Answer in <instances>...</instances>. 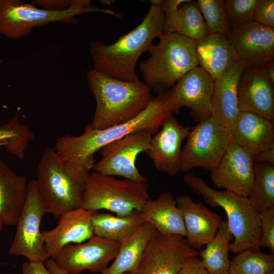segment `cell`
I'll use <instances>...</instances> for the list:
<instances>
[{"label": "cell", "instance_id": "24", "mask_svg": "<svg viewBox=\"0 0 274 274\" xmlns=\"http://www.w3.org/2000/svg\"><path fill=\"white\" fill-rule=\"evenodd\" d=\"M194 50L198 65L215 80L237 60L236 52L226 37L209 35L194 41Z\"/></svg>", "mask_w": 274, "mask_h": 274}, {"label": "cell", "instance_id": "3", "mask_svg": "<svg viewBox=\"0 0 274 274\" xmlns=\"http://www.w3.org/2000/svg\"><path fill=\"white\" fill-rule=\"evenodd\" d=\"M175 114L173 86L153 98L148 106L132 119L104 129L91 128L88 124L79 136L66 134L55 142V151L70 160L94 157L107 144L134 132L149 129L153 134L167 117Z\"/></svg>", "mask_w": 274, "mask_h": 274}, {"label": "cell", "instance_id": "9", "mask_svg": "<svg viewBox=\"0 0 274 274\" xmlns=\"http://www.w3.org/2000/svg\"><path fill=\"white\" fill-rule=\"evenodd\" d=\"M181 152V170L200 167L210 170L217 166L232 142L229 129L213 117L191 128Z\"/></svg>", "mask_w": 274, "mask_h": 274}, {"label": "cell", "instance_id": "35", "mask_svg": "<svg viewBox=\"0 0 274 274\" xmlns=\"http://www.w3.org/2000/svg\"><path fill=\"white\" fill-rule=\"evenodd\" d=\"M188 0H160V8L164 14V33H177L179 28V8Z\"/></svg>", "mask_w": 274, "mask_h": 274}, {"label": "cell", "instance_id": "31", "mask_svg": "<svg viewBox=\"0 0 274 274\" xmlns=\"http://www.w3.org/2000/svg\"><path fill=\"white\" fill-rule=\"evenodd\" d=\"M274 270V254L247 249L230 261L228 274H267Z\"/></svg>", "mask_w": 274, "mask_h": 274}, {"label": "cell", "instance_id": "28", "mask_svg": "<svg viewBox=\"0 0 274 274\" xmlns=\"http://www.w3.org/2000/svg\"><path fill=\"white\" fill-rule=\"evenodd\" d=\"M233 238L227 220H222L215 236L198 252L202 264L210 274H228V252Z\"/></svg>", "mask_w": 274, "mask_h": 274}, {"label": "cell", "instance_id": "40", "mask_svg": "<svg viewBox=\"0 0 274 274\" xmlns=\"http://www.w3.org/2000/svg\"><path fill=\"white\" fill-rule=\"evenodd\" d=\"M22 274H52L44 262H24L21 266Z\"/></svg>", "mask_w": 274, "mask_h": 274}, {"label": "cell", "instance_id": "29", "mask_svg": "<svg viewBox=\"0 0 274 274\" xmlns=\"http://www.w3.org/2000/svg\"><path fill=\"white\" fill-rule=\"evenodd\" d=\"M248 198L258 214L274 208V165L254 164L253 188Z\"/></svg>", "mask_w": 274, "mask_h": 274}, {"label": "cell", "instance_id": "47", "mask_svg": "<svg viewBox=\"0 0 274 274\" xmlns=\"http://www.w3.org/2000/svg\"><path fill=\"white\" fill-rule=\"evenodd\" d=\"M124 274H129V272H126V273H125Z\"/></svg>", "mask_w": 274, "mask_h": 274}, {"label": "cell", "instance_id": "33", "mask_svg": "<svg viewBox=\"0 0 274 274\" xmlns=\"http://www.w3.org/2000/svg\"><path fill=\"white\" fill-rule=\"evenodd\" d=\"M196 2L209 34L227 37L231 28L225 11L224 0H197Z\"/></svg>", "mask_w": 274, "mask_h": 274}, {"label": "cell", "instance_id": "10", "mask_svg": "<svg viewBox=\"0 0 274 274\" xmlns=\"http://www.w3.org/2000/svg\"><path fill=\"white\" fill-rule=\"evenodd\" d=\"M198 251L185 237L156 230L147 243L135 269L129 274H179Z\"/></svg>", "mask_w": 274, "mask_h": 274}, {"label": "cell", "instance_id": "12", "mask_svg": "<svg viewBox=\"0 0 274 274\" xmlns=\"http://www.w3.org/2000/svg\"><path fill=\"white\" fill-rule=\"evenodd\" d=\"M153 135L149 129H143L107 144L99 150L101 158L93 168L103 175L147 182V179L137 168L135 161L138 155L149 148Z\"/></svg>", "mask_w": 274, "mask_h": 274}, {"label": "cell", "instance_id": "25", "mask_svg": "<svg viewBox=\"0 0 274 274\" xmlns=\"http://www.w3.org/2000/svg\"><path fill=\"white\" fill-rule=\"evenodd\" d=\"M140 212L145 222L152 224L158 232L185 237L182 213L172 193L164 192L156 199H149Z\"/></svg>", "mask_w": 274, "mask_h": 274}, {"label": "cell", "instance_id": "46", "mask_svg": "<svg viewBox=\"0 0 274 274\" xmlns=\"http://www.w3.org/2000/svg\"><path fill=\"white\" fill-rule=\"evenodd\" d=\"M2 62H3V59H2V58L0 57V65L2 64Z\"/></svg>", "mask_w": 274, "mask_h": 274}, {"label": "cell", "instance_id": "42", "mask_svg": "<svg viewBox=\"0 0 274 274\" xmlns=\"http://www.w3.org/2000/svg\"><path fill=\"white\" fill-rule=\"evenodd\" d=\"M44 263L52 274H71L62 269L52 258L48 259Z\"/></svg>", "mask_w": 274, "mask_h": 274}, {"label": "cell", "instance_id": "21", "mask_svg": "<svg viewBox=\"0 0 274 274\" xmlns=\"http://www.w3.org/2000/svg\"><path fill=\"white\" fill-rule=\"evenodd\" d=\"M175 200L182 213L188 244L193 249H200L216 235L221 216L188 195H178Z\"/></svg>", "mask_w": 274, "mask_h": 274}, {"label": "cell", "instance_id": "36", "mask_svg": "<svg viewBox=\"0 0 274 274\" xmlns=\"http://www.w3.org/2000/svg\"><path fill=\"white\" fill-rule=\"evenodd\" d=\"M260 220V246L274 254V208L259 214Z\"/></svg>", "mask_w": 274, "mask_h": 274}, {"label": "cell", "instance_id": "15", "mask_svg": "<svg viewBox=\"0 0 274 274\" xmlns=\"http://www.w3.org/2000/svg\"><path fill=\"white\" fill-rule=\"evenodd\" d=\"M215 80L202 68L197 66L183 76L173 86L175 114L182 107L190 109L196 122L213 117L212 99Z\"/></svg>", "mask_w": 274, "mask_h": 274}, {"label": "cell", "instance_id": "22", "mask_svg": "<svg viewBox=\"0 0 274 274\" xmlns=\"http://www.w3.org/2000/svg\"><path fill=\"white\" fill-rule=\"evenodd\" d=\"M245 67L236 60L214 82L212 99L213 117L228 129L239 113L237 88L240 75Z\"/></svg>", "mask_w": 274, "mask_h": 274}, {"label": "cell", "instance_id": "11", "mask_svg": "<svg viewBox=\"0 0 274 274\" xmlns=\"http://www.w3.org/2000/svg\"><path fill=\"white\" fill-rule=\"evenodd\" d=\"M46 213L35 180L28 182L25 204L16 224L14 239L8 251L11 255H21L31 262H45L50 258L40 230Z\"/></svg>", "mask_w": 274, "mask_h": 274}, {"label": "cell", "instance_id": "39", "mask_svg": "<svg viewBox=\"0 0 274 274\" xmlns=\"http://www.w3.org/2000/svg\"><path fill=\"white\" fill-rule=\"evenodd\" d=\"M179 274H210L198 257L191 259Z\"/></svg>", "mask_w": 274, "mask_h": 274}, {"label": "cell", "instance_id": "45", "mask_svg": "<svg viewBox=\"0 0 274 274\" xmlns=\"http://www.w3.org/2000/svg\"><path fill=\"white\" fill-rule=\"evenodd\" d=\"M267 274H274V270L269 272L268 273H267Z\"/></svg>", "mask_w": 274, "mask_h": 274}, {"label": "cell", "instance_id": "41", "mask_svg": "<svg viewBox=\"0 0 274 274\" xmlns=\"http://www.w3.org/2000/svg\"><path fill=\"white\" fill-rule=\"evenodd\" d=\"M261 67L267 79L274 85V60L265 62Z\"/></svg>", "mask_w": 274, "mask_h": 274}, {"label": "cell", "instance_id": "26", "mask_svg": "<svg viewBox=\"0 0 274 274\" xmlns=\"http://www.w3.org/2000/svg\"><path fill=\"white\" fill-rule=\"evenodd\" d=\"M155 231L152 224L144 222L132 235L121 242L113 262L100 274L132 272L139 262L147 243Z\"/></svg>", "mask_w": 274, "mask_h": 274}, {"label": "cell", "instance_id": "1", "mask_svg": "<svg viewBox=\"0 0 274 274\" xmlns=\"http://www.w3.org/2000/svg\"><path fill=\"white\" fill-rule=\"evenodd\" d=\"M150 2L148 13L130 31L109 45L97 41L90 43L89 49L93 69L119 80H140L135 73L137 61L143 53L150 51L153 40L163 33L165 24L160 0Z\"/></svg>", "mask_w": 274, "mask_h": 274}, {"label": "cell", "instance_id": "44", "mask_svg": "<svg viewBox=\"0 0 274 274\" xmlns=\"http://www.w3.org/2000/svg\"><path fill=\"white\" fill-rule=\"evenodd\" d=\"M3 223L2 222V221L0 220V232H1L2 229H3Z\"/></svg>", "mask_w": 274, "mask_h": 274}, {"label": "cell", "instance_id": "23", "mask_svg": "<svg viewBox=\"0 0 274 274\" xmlns=\"http://www.w3.org/2000/svg\"><path fill=\"white\" fill-rule=\"evenodd\" d=\"M28 188L27 179L0 160V220L15 225L25 204Z\"/></svg>", "mask_w": 274, "mask_h": 274}, {"label": "cell", "instance_id": "17", "mask_svg": "<svg viewBox=\"0 0 274 274\" xmlns=\"http://www.w3.org/2000/svg\"><path fill=\"white\" fill-rule=\"evenodd\" d=\"M190 129L180 124L174 115L165 119L161 129L152 136L149 147L144 152L157 170L169 176L181 170V146Z\"/></svg>", "mask_w": 274, "mask_h": 274}, {"label": "cell", "instance_id": "34", "mask_svg": "<svg viewBox=\"0 0 274 274\" xmlns=\"http://www.w3.org/2000/svg\"><path fill=\"white\" fill-rule=\"evenodd\" d=\"M257 0H224V8L231 30L254 21Z\"/></svg>", "mask_w": 274, "mask_h": 274}, {"label": "cell", "instance_id": "5", "mask_svg": "<svg viewBox=\"0 0 274 274\" xmlns=\"http://www.w3.org/2000/svg\"><path fill=\"white\" fill-rule=\"evenodd\" d=\"M184 181L202 196L206 203L215 208L221 207L225 211L234 238L230 244V251L237 254L247 249H260V217L252 209L248 197L227 190H217L193 173L185 175Z\"/></svg>", "mask_w": 274, "mask_h": 274}, {"label": "cell", "instance_id": "13", "mask_svg": "<svg viewBox=\"0 0 274 274\" xmlns=\"http://www.w3.org/2000/svg\"><path fill=\"white\" fill-rule=\"evenodd\" d=\"M120 245L121 242L94 235L84 242L65 245L54 260L71 274H80L86 270L101 273L115 258Z\"/></svg>", "mask_w": 274, "mask_h": 274}, {"label": "cell", "instance_id": "7", "mask_svg": "<svg viewBox=\"0 0 274 274\" xmlns=\"http://www.w3.org/2000/svg\"><path fill=\"white\" fill-rule=\"evenodd\" d=\"M92 12L120 16L111 10L92 5L89 0H74L71 7L64 11L39 9L31 2L24 3L21 0H0V33L18 40L28 36L35 27L57 22L76 24L77 16Z\"/></svg>", "mask_w": 274, "mask_h": 274}, {"label": "cell", "instance_id": "16", "mask_svg": "<svg viewBox=\"0 0 274 274\" xmlns=\"http://www.w3.org/2000/svg\"><path fill=\"white\" fill-rule=\"evenodd\" d=\"M227 38L245 66L274 60V27L253 21L231 30Z\"/></svg>", "mask_w": 274, "mask_h": 274}, {"label": "cell", "instance_id": "2", "mask_svg": "<svg viewBox=\"0 0 274 274\" xmlns=\"http://www.w3.org/2000/svg\"><path fill=\"white\" fill-rule=\"evenodd\" d=\"M94 157L70 160L47 148L37 166L35 180L46 213L58 218L63 212L81 207Z\"/></svg>", "mask_w": 274, "mask_h": 274}, {"label": "cell", "instance_id": "4", "mask_svg": "<svg viewBox=\"0 0 274 274\" xmlns=\"http://www.w3.org/2000/svg\"><path fill=\"white\" fill-rule=\"evenodd\" d=\"M87 78L96 101L93 118L88 124L92 129H104L127 122L153 99L150 88L140 80H119L94 69L88 72Z\"/></svg>", "mask_w": 274, "mask_h": 274}, {"label": "cell", "instance_id": "14", "mask_svg": "<svg viewBox=\"0 0 274 274\" xmlns=\"http://www.w3.org/2000/svg\"><path fill=\"white\" fill-rule=\"evenodd\" d=\"M254 164L246 150L232 142L217 166L210 170L212 181L218 188L248 197L253 188Z\"/></svg>", "mask_w": 274, "mask_h": 274}, {"label": "cell", "instance_id": "20", "mask_svg": "<svg viewBox=\"0 0 274 274\" xmlns=\"http://www.w3.org/2000/svg\"><path fill=\"white\" fill-rule=\"evenodd\" d=\"M229 130L232 142L246 150L253 159L274 148V122L257 114L239 112Z\"/></svg>", "mask_w": 274, "mask_h": 274}, {"label": "cell", "instance_id": "19", "mask_svg": "<svg viewBox=\"0 0 274 274\" xmlns=\"http://www.w3.org/2000/svg\"><path fill=\"white\" fill-rule=\"evenodd\" d=\"M95 212L82 207L64 212L58 218L56 227L42 232L50 258L54 260L65 245L80 244L94 235L91 216Z\"/></svg>", "mask_w": 274, "mask_h": 274}, {"label": "cell", "instance_id": "30", "mask_svg": "<svg viewBox=\"0 0 274 274\" xmlns=\"http://www.w3.org/2000/svg\"><path fill=\"white\" fill-rule=\"evenodd\" d=\"M34 138L29 126L19 122L17 113L0 126V147H5L8 153L19 159L24 158L30 141Z\"/></svg>", "mask_w": 274, "mask_h": 274}, {"label": "cell", "instance_id": "8", "mask_svg": "<svg viewBox=\"0 0 274 274\" xmlns=\"http://www.w3.org/2000/svg\"><path fill=\"white\" fill-rule=\"evenodd\" d=\"M147 182L120 180L96 172L90 173L81 207L97 212L105 210L125 217L140 212L149 199Z\"/></svg>", "mask_w": 274, "mask_h": 274}, {"label": "cell", "instance_id": "18", "mask_svg": "<svg viewBox=\"0 0 274 274\" xmlns=\"http://www.w3.org/2000/svg\"><path fill=\"white\" fill-rule=\"evenodd\" d=\"M237 98L239 112L254 113L274 122V85L261 66L244 68L238 82Z\"/></svg>", "mask_w": 274, "mask_h": 274}, {"label": "cell", "instance_id": "27", "mask_svg": "<svg viewBox=\"0 0 274 274\" xmlns=\"http://www.w3.org/2000/svg\"><path fill=\"white\" fill-rule=\"evenodd\" d=\"M144 222L140 212L125 217L95 212L91 216L94 235L118 242L132 235Z\"/></svg>", "mask_w": 274, "mask_h": 274}, {"label": "cell", "instance_id": "43", "mask_svg": "<svg viewBox=\"0 0 274 274\" xmlns=\"http://www.w3.org/2000/svg\"><path fill=\"white\" fill-rule=\"evenodd\" d=\"M113 1H100L99 3L104 5H109L113 3Z\"/></svg>", "mask_w": 274, "mask_h": 274}, {"label": "cell", "instance_id": "32", "mask_svg": "<svg viewBox=\"0 0 274 274\" xmlns=\"http://www.w3.org/2000/svg\"><path fill=\"white\" fill-rule=\"evenodd\" d=\"M179 28L178 33L193 41H200L209 34L196 1L188 0L179 8Z\"/></svg>", "mask_w": 274, "mask_h": 274}, {"label": "cell", "instance_id": "48", "mask_svg": "<svg viewBox=\"0 0 274 274\" xmlns=\"http://www.w3.org/2000/svg\"></svg>", "mask_w": 274, "mask_h": 274}, {"label": "cell", "instance_id": "38", "mask_svg": "<svg viewBox=\"0 0 274 274\" xmlns=\"http://www.w3.org/2000/svg\"><path fill=\"white\" fill-rule=\"evenodd\" d=\"M74 0H34L31 2L35 5L41 6L43 9L52 11H64L69 9Z\"/></svg>", "mask_w": 274, "mask_h": 274}, {"label": "cell", "instance_id": "6", "mask_svg": "<svg viewBox=\"0 0 274 274\" xmlns=\"http://www.w3.org/2000/svg\"><path fill=\"white\" fill-rule=\"evenodd\" d=\"M158 38L159 43L149 51L150 57L139 65L145 83L157 94L198 66L194 41L177 33H163Z\"/></svg>", "mask_w": 274, "mask_h": 274}, {"label": "cell", "instance_id": "37", "mask_svg": "<svg viewBox=\"0 0 274 274\" xmlns=\"http://www.w3.org/2000/svg\"><path fill=\"white\" fill-rule=\"evenodd\" d=\"M254 21L268 27H274L273 0H257Z\"/></svg>", "mask_w": 274, "mask_h": 274}]
</instances>
